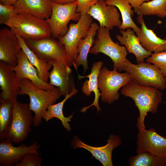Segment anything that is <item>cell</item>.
I'll return each instance as SVG.
<instances>
[{
    "label": "cell",
    "instance_id": "8",
    "mask_svg": "<svg viewBox=\"0 0 166 166\" xmlns=\"http://www.w3.org/2000/svg\"><path fill=\"white\" fill-rule=\"evenodd\" d=\"M52 10L50 17L46 20L48 23L51 33V37L56 39L63 36L68 32V25L71 20L77 22L81 14L76 12V1L73 2L60 4L52 2Z\"/></svg>",
    "mask_w": 166,
    "mask_h": 166
},
{
    "label": "cell",
    "instance_id": "35",
    "mask_svg": "<svg viewBox=\"0 0 166 166\" xmlns=\"http://www.w3.org/2000/svg\"><path fill=\"white\" fill-rule=\"evenodd\" d=\"M52 2L60 4L70 3L75 1L76 0H50Z\"/></svg>",
    "mask_w": 166,
    "mask_h": 166
},
{
    "label": "cell",
    "instance_id": "10",
    "mask_svg": "<svg viewBox=\"0 0 166 166\" xmlns=\"http://www.w3.org/2000/svg\"><path fill=\"white\" fill-rule=\"evenodd\" d=\"M32 112L28 104L15 100L13 121L8 137L13 143L17 144L22 142L30 133L34 122Z\"/></svg>",
    "mask_w": 166,
    "mask_h": 166
},
{
    "label": "cell",
    "instance_id": "16",
    "mask_svg": "<svg viewBox=\"0 0 166 166\" xmlns=\"http://www.w3.org/2000/svg\"><path fill=\"white\" fill-rule=\"evenodd\" d=\"M20 81L10 66L0 61V103L17 99L20 91Z\"/></svg>",
    "mask_w": 166,
    "mask_h": 166
},
{
    "label": "cell",
    "instance_id": "39",
    "mask_svg": "<svg viewBox=\"0 0 166 166\" xmlns=\"http://www.w3.org/2000/svg\"></svg>",
    "mask_w": 166,
    "mask_h": 166
},
{
    "label": "cell",
    "instance_id": "31",
    "mask_svg": "<svg viewBox=\"0 0 166 166\" xmlns=\"http://www.w3.org/2000/svg\"><path fill=\"white\" fill-rule=\"evenodd\" d=\"M42 158L38 153H30L25 155L16 166H41Z\"/></svg>",
    "mask_w": 166,
    "mask_h": 166
},
{
    "label": "cell",
    "instance_id": "4",
    "mask_svg": "<svg viewBox=\"0 0 166 166\" xmlns=\"http://www.w3.org/2000/svg\"><path fill=\"white\" fill-rule=\"evenodd\" d=\"M109 31L105 27H99L94 44L89 53L97 55L102 53L108 56L113 63V68L121 72L123 70L127 59V49L125 46H121L112 40Z\"/></svg>",
    "mask_w": 166,
    "mask_h": 166
},
{
    "label": "cell",
    "instance_id": "20",
    "mask_svg": "<svg viewBox=\"0 0 166 166\" xmlns=\"http://www.w3.org/2000/svg\"><path fill=\"white\" fill-rule=\"evenodd\" d=\"M13 5L17 14H30L43 20L49 18L51 14L50 0H19Z\"/></svg>",
    "mask_w": 166,
    "mask_h": 166
},
{
    "label": "cell",
    "instance_id": "38",
    "mask_svg": "<svg viewBox=\"0 0 166 166\" xmlns=\"http://www.w3.org/2000/svg\"><path fill=\"white\" fill-rule=\"evenodd\" d=\"M165 27L166 28V23H165Z\"/></svg>",
    "mask_w": 166,
    "mask_h": 166
},
{
    "label": "cell",
    "instance_id": "5",
    "mask_svg": "<svg viewBox=\"0 0 166 166\" xmlns=\"http://www.w3.org/2000/svg\"><path fill=\"white\" fill-rule=\"evenodd\" d=\"M123 71L127 73L132 80L140 85L161 90L166 88V77L158 68L150 63L144 61L134 64L126 59Z\"/></svg>",
    "mask_w": 166,
    "mask_h": 166
},
{
    "label": "cell",
    "instance_id": "37",
    "mask_svg": "<svg viewBox=\"0 0 166 166\" xmlns=\"http://www.w3.org/2000/svg\"><path fill=\"white\" fill-rule=\"evenodd\" d=\"M151 0H145V2Z\"/></svg>",
    "mask_w": 166,
    "mask_h": 166
},
{
    "label": "cell",
    "instance_id": "7",
    "mask_svg": "<svg viewBox=\"0 0 166 166\" xmlns=\"http://www.w3.org/2000/svg\"><path fill=\"white\" fill-rule=\"evenodd\" d=\"M24 40L27 46L43 61L49 63L56 60L70 67L73 66L64 46L56 39L51 36L38 40Z\"/></svg>",
    "mask_w": 166,
    "mask_h": 166
},
{
    "label": "cell",
    "instance_id": "27",
    "mask_svg": "<svg viewBox=\"0 0 166 166\" xmlns=\"http://www.w3.org/2000/svg\"><path fill=\"white\" fill-rule=\"evenodd\" d=\"M16 99L0 103V140H4L8 137L13 119L14 102Z\"/></svg>",
    "mask_w": 166,
    "mask_h": 166
},
{
    "label": "cell",
    "instance_id": "15",
    "mask_svg": "<svg viewBox=\"0 0 166 166\" xmlns=\"http://www.w3.org/2000/svg\"><path fill=\"white\" fill-rule=\"evenodd\" d=\"M49 63L53 68L50 72L49 83L58 88L65 97L71 92L75 86L70 67L66 65L61 61L53 60Z\"/></svg>",
    "mask_w": 166,
    "mask_h": 166
},
{
    "label": "cell",
    "instance_id": "11",
    "mask_svg": "<svg viewBox=\"0 0 166 166\" xmlns=\"http://www.w3.org/2000/svg\"><path fill=\"white\" fill-rule=\"evenodd\" d=\"M137 127V154L147 152L166 159V138L159 134L154 128L146 129Z\"/></svg>",
    "mask_w": 166,
    "mask_h": 166
},
{
    "label": "cell",
    "instance_id": "6",
    "mask_svg": "<svg viewBox=\"0 0 166 166\" xmlns=\"http://www.w3.org/2000/svg\"><path fill=\"white\" fill-rule=\"evenodd\" d=\"M132 80L126 72L121 73L115 69L109 70L105 66L102 67L98 77V87L101 92V101L112 104L117 100L120 97L119 90Z\"/></svg>",
    "mask_w": 166,
    "mask_h": 166
},
{
    "label": "cell",
    "instance_id": "33",
    "mask_svg": "<svg viewBox=\"0 0 166 166\" xmlns=\"http://www.w3.org/2000/svg\"><path fill=\"white\" fill-rule=\"evenodd\" d=\"M98 0H76L77 7L76 12L81 15L87 14L92 6L95 4Z\"/></svg>",
    "mask_w": 166,
    "mask_h": 166
},
{
    "label": "cell",
    "instance_id": "18",
    "mask_svg": "<svg viewBox=\"0 0 166 166\" xmlns=\"http://www.w3.org/2000/svg\"><path fill=\"white\" fill-rule=\"evenodd\" d=\"M18 63L15 67L11 66L19 80L27 79L37 87L46 90L54 89L55 87L42 81L39 77L37 69L30 62L26 56L21 49L18 55Z\"/></svg>",
    "mask_w": 166,
    "mask_h": 166
},
{
    "label": "cell",
    "instance_id": "17",
    "mask_svg": "<svg viewBox=\"0 0 166 166\" xmlns=\"http://www.w3.org/2000/svg\"><path fill=\"white\" fill-rule=\"evenodd\" d=\"M21 49L17 36L10 29L5 28L0 30V61L12 67L18 63L17 55Z\"/></svg>",
    "mask_w": 166,
    "mask_h": 166
},
{
    "label": "cell",
    "instance_id": "21",
    "mask_svg": "<svg viewBox=\"0 0 166 166\" xmlns=\"http://www.w3.org/2000/svg\"><path fill=\"white\" fill-rule=\"evenodd\" d=\"M138 16L137 20L141 27L137 36L143 47L147 51L151 52L166 51V39L158 37L152 30L147 27L143 16Z\"/></svg>",
    "mask_w": 166,
    "mask_h": 166
},
{
    "label": "cell",
    "instance_id": "25",
    "mask_svg": "<svg viewBox=\"0 0 166 166\" xmlns=\"http://www.w3.org/2000/svg\"><path fill=\"white\" fill-rule=\"evenodd\" d=\"M16 36L22 49L30 63L37 69L39 78L43 81L48 83L49 71L52 66L51 64L41 59L27 46L23 39L19 36Z\"/></svg>",
    "mask_w": 166,
    "mask_h": 166
},
{
    "label": "cell",
    "instance_id": "29",
    "mask_svg": "<svg viewBox=\"0 0 166 166\" xmlns=\"http://www.w3.org/2000/svg\"><path fill=\"white\" fill-rule=\"evenodd\" d=\"M130 166H164L166 159L144 152L137 154L129 159Z\"/></svg>",
    "mask_w": 166,
    "mask_h": 166
},
{
    "label": "cell",
    "instance_id": "13",
    "mask_svg": "<svg viewBox=\"0 0 166 166\" xmlns=\"http://www.w3.org/2000/svg\"><path fill=\"white\" fill-rule=\"evenodd\" d=\"M121 144L120 136L111 134L109 136L106 144L103 146L94 147L87 144L74 135L71 145L73 148H83L89 152L103 166H113L112 154L113 150Z\"/></svg>",
    "mask_w": 166,
    "mask_h": 166
},
{
    "label": "cell",
    "instance_id": "9",
    "mask_svg": "<svg viewBox=\"0 0 166 166\" xmlns=\"http://www.w3.org/2000/svg\"><path fill=\"white\" fill-rule=\"evenodd\" d=\"M92 18L86 14L81 15L77 23L70 24L67 32L64 36H59L58 40L64 46L66 53L73 64L77 57V47L80 40L85 38L93 23Z\"/></svg>",
    "mask_w": 166,
    "mask_h": 166
},
{
    "label": "cell",
    "instance_id": "22",
    "mask_svg": "<svg viewBox=\"0 0 166 166\" xmlns=\"http://www.w3.org/2000/svg\"><path fill=\"white\" fill-rule=\"evenodd\" d=\"M135 32L130 28H127L126 30H120V32L121 35L117 34L116 37L120 44L124 45L128 53L134 55L139 63L144 61V59L150 57L152 53L143 47Z\"/></svg>",
    "mask_w": 166,
    "mask_h": 166
},
{
    "label": "cell",
    "instance_id": "2",
    "mask_svg": "<svg viewBox=\"0 0 166 166\" xmlns=\"http://www.w3.org/2000/svg\"><path fill=\"white\" fill-rule=\"evenodd\" d=\"M28 95L30 98V109L34 112L33 124L39 126L42 122L43 116L48 106L55 104L62 94L56 87L52 90H46L36 87L27 79L20 80L19 95Z\"/></svg>",
    "mask_w": 166,
    "mask_h": 166
},
{
    "label": "cell",
    "instance_id": "34",
    "mask_svg": "<svg viewBox=\"0 0 166 166\" xmlns=\"http://www.w3.org/2000/svg\"><path fill=\"white\" fill-rule=\"evenodd\" d=\"M134 9L140 6L145 0H126Z\"/></svg>",
    "mask_w": 166,
    "mask_h": 166
},
{
    "label": "cell",
    "instance_id": "3",
    "mask_svg": "<svg viewBox=\"0 0 166 166\" xmlns=\"http://www.w3.org/2000/svg\"><path fill=\"white\" fill-rule=\"evenodd\" d=\"M16 35L24 40H36L51 36L49 25L46 20L31 15L20 13L9 19L4 24Z\"/></svg>",
    "mask_w": 166,
    "mask_h": 166
},
{
    "label": "cell",
    "instance_id": "32",
    "mask_svg": "<svg viewBox=\"0 0 166 166\" xmlns=\"http://www.w3.org/2000/svg\"><path fill=\"white\" fill-rule=\"evenodd\" d=\"M17 14L13 5L0 3V25L4 24L9 19Z\"/></svg>",
    "mask_w": 166,
    "mask_h": 166
},
{
    "label": "cell",
    "instance_id": "19",
    "mask_svg": "<svg viewBox=\"0 0 166 166\" xmlns=\"http://www.w3.org/2000/svg\"><path fill=\"white\" fill-rule=\"evenodd\" d=\"M103 65V62L99 61L93 63L91 69V72L89 74L82 76L78 73V79H82L87 77L89 79L87 80L83 84L81 88L82 93L86 96H89L92 92H93L95 95L93 101L90 105L82 108L81 112L84 113L91 107L94 106L97 109L98 113L99 111H101V109L99 105V99L101 96V94L98 87V77L100 72Z\"/></svg>",
    "mask_w": 166,
    "mask_h": 166
},
{
    "label": "cell",
    "instance_id": "23",
    "mask_svg": "<svg viewBox=\"0 0 166 166\" xmlns=\"http://www.w3.org/2000/svg\"><path fill=\"white\" fill-rule=\"evenodd\" d=\"M99 27L96 23H92L86 36L79 41L77 47L78 55L73 64L76 70L80 65L83 68L84 73L89 69L88 56L90 49L94 44L95 37Z\"/></svg>",
    "mask_w": 166,
    "mask_h": 166
},
{
    "label": "cell",
    "instance_id": "26",
    "mask_svg": "<svg viewBox=\"0 0 166 166\" xmlns=\"http://www.w3.org/2000/svg\"><path fill=\"white\" fill-rule=\"evenodd\" d=\"M107 5H112L117 7L120 10L122 18L121 25L119 27L120 30H125L130 28L133 29L138 34L140 28L133 21L132 16L134 14L132 7L126 0H105Z\"/></svg>",
    "mask_w": 166,
    "mask_h": 166
},
{
    "label": "cell",
    "instance_id": "36",
    "mask_svg": "<svg viewBox=\"0 0 166 166\" xmlns=\"http://www.w3.org/2000/svg\"><path fill=\"white\" fill-rule=\"evenodd\" d=\"M19 0H0V3L3 4L14 5Z\"/></svg>",
    "mask_w": 166,
    "mask_h": 166
},
{
    "label": "cell",
    "instance_id": "12",
    "mask_svg": "<svg viewBox=\"0 0 166 166\" xmlns=\"http://www.w3.org/2000/svg\"><path fill=\"white\" fill-rule=\"evenodd\" d=\"M9 138L0 140V164L5 166H12L19 163L26 154L30 153H38L40 145L36 141L31 145L22 143L19 146L13 145Z\"/></svg>",
    "mask_w": 166,
    "mask_h": 166
},
{
    "label": "cell",
    "instance_id": "1",
    "mask_svg": "<svg viewBox=\"0 0 166 166\" xmlns=\"http://www.w3.org/2000/svg\"><path fill=\"white\" fill-rule=\"evenodd\" d=\"M121 93L133 100L139 113L136 126L145 128L144 121L148 113H156L162 101L163 94L160 90L140 85L132 80L123 87Z\"/></svg>",
    "mask_w": 166,
    "mask_h": 166
},
{
    "label": "cell",
    "instance_id": "28",
    "mask_svg": "<svg viewBox=\"0 0 166 166\" xmlns=\"http://www.w3.org/2000/svg\"><path fill=\"white\" fill-rule=\"evenodd\" d=\"M138 15H156L164 18L166 15V0H151L144 2L134 9Z\"/></svg>",
    "mask_w": 166,
    "mask_h": 166
},
{
    "label": "cell",
    "instance_id": "14",
    "mask_svg": "<svg viewBox=\"0 0 166 166\" xmlns=\"http://www.w3.org/2000/svg\"><path fill=\"white\" fill-rule=\"evenodd\" d=\"M99 22L100 27H105L109 30L121 24L120 14L115 6L107 5L105 0H98L87 13Z\"/></svg>",
    "mask_w": 166,
    "mask_h": 166
},
{
    "label": "cell",
    "instance_id": "24",
    "mask_svg": "<svg viewBox=\"0 0 166 166\" xmlns=\"http://www.w3.org/2000/svg\"><path fill=\"white\" fill-rule=\"evenodd\" d=\"M77 91L75 86L70 93L68 94L61 101L49 105L43 114V119L46 122H48L53 118H57L61 121L62 126L67 131H70L71 127L69 122L71 121L73 113L69 117H65L63 113V108L66 100L76 94Z\"/></svg>",
    "mask_w": 166,
    "mask_h": 166
},
{
    "label": "cell",
    "instance_id": "30",
    "mask_svg": "<svg viewBox=\"0 0 166 166\" xmlns=\"http://www.w3.org/2000/svg\"><path fill=\"white\" fill-rule=\"evenodd\" d=\"M146 61L158 68L162 75L166 77V51L152 53Z\"/></svg>",
    "mask_w": 166,
    "mask_h": 166
}]
</instances>
